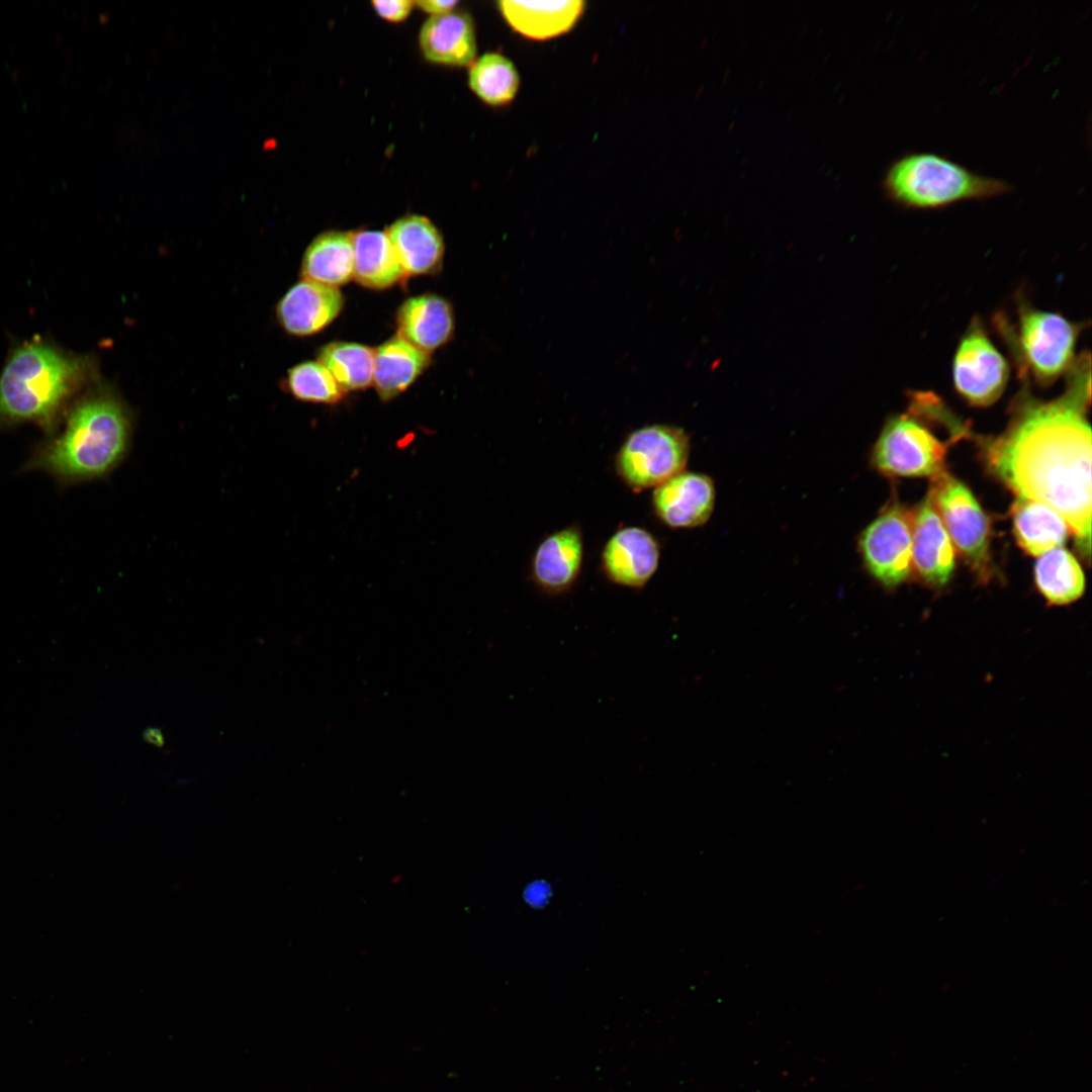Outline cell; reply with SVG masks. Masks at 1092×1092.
I'll use <instances>...</instances> for the list:
<instances>
[{"mask_svg":"<svg viewBox=\"0 0 1092 1092\" xmlns=\"http://www.w3.org/2000/svg\"><path fill=\"white\" fill-rule=\"evenodd\" d=\"M715 500V484L710 476L684 470L654 488L651 507L665 526L692 529L710 519Z\"/></svg>","mask_w":1092,"mask_h":1092,"instance_id":"obj_12","label":"cell"},{"mask_svg":"<svg viewBox=\"0 0 1092 1092\" xmlns=\"http://www.w3.org/2000/svg\"><path fill=\"white\" fill-rule=\"evenodd\" d=\"M882 186L892 202L918 210L989 199L1013 190L1004 179L978 174L947 157L930 152H909L899 156L887 168Z\"/></svg>","mask_w":1092,"mask_h":1092,"instance_id":"obj_4","label":"cell"},{"mask_svg":"<svg viewBox=\"0 0 1092 1092\" xmlns=\"http://www.w3.org/2000/svg\"><path fill=\"white\" fill-rule=\"evenodd\" d=\"M913 518L900 504H889L861 531L858 553L868 573L885 588L909 576L912 566Z\"/></svg>","mask_w":1092,"mask_h":1092,"instance_id":"obj_8","label":"cell"},{"mask_svg":"<svg viewBox=\"0 0 1092 1092\" xmlns=\"http://www.w3.org/2000/svg\"><path fill=\"white\" fill-rule=\"evenodd\" d=\"M584 543L581 529L569 525L544 537L531 559L530 573L535 585L551 596L561 595L574 585L583 562Z\"/></svg>","mask_w":1092,"mask_h":1092,"instance_id":"obj_13","label":"cell"},{"mask_svg":"<svg viewBox=\"0 0 1092 1092\" xmlns=\"http://www.w3.org/2000/svg\"><path fill=\"white\" fill-rule=\"evenodd\" d=\"M1034 577L1038 592L1052 606L1072 604L1084 594L1085 575L1079 562L1060 547L1040 555Z\"/></svg>","mask_w":1092,"mask_h":1092,"instance_id":"obj_24","label":"cell"},{"mask_svg":"<svg viewBox=\"0 0 1092 1092\" xmlns=\"http://www.w3.org/2000/svg\"><path fill=\"white\" fill-rule=\"evenodd\" d=\"M912 564L923 582L935 588L943 587L954 569L952 542L931 492L913 518Z\"/></svg>","mask_w":1092,"mask_h":1092,"instance_id":"obj_14","label":"cell"},{"mask_svg":"<svg viewBox=\"0 0 1092 1092\" xmlns=\"http://www.w3.org/2000/svg\"><path fill=\"white\" fill-rule=\"evenodd\" d=\"M80 373V362L48 345L17 349L0 375V427L29 422L52 434Z\"/></svg>","mask_w":1092,"mask_h":1092,"instance_id":"obj_3","label":"cell"},{"mask_svg":"<svg viewBox=\"0 0 1092 1092\" xmlns=\"http://www.w3.org/2000/svg\"><path fill=\"white\" fill-rule=\"evenodd\" d=\"M301 274L305 280L336 288L351 281L354 278L352 232L330 231L318 235L304 253Z\"/></svg>","mask_w":1092,"mask_h":1092,"instance_id":"obj_21","label":"cell"},{"mask_svg":"<svg viewBox=\"0 0 1092 1092\" xmlns=\"http://www.w3.org/2000/svg\"><path fill=\"white\" fill-rule=\"evenodd\" d=\"M426 353L399 336L374 350L373 384L382 400L403 392L428 367Z\"/></svg>","mask_w":1092,"mask_h":1092,"instance_id":"obj_20","label":"cell"},{"mask_svg":"<svg viewBox=\"0 0 1092 1092\" xmlns=\"http://www.w3.org/2000/svg\"><path fill=\"white\" fill-rule=\"evenodd\" d=\"M468 84L474 94L490 106H504L515 98L519 73L511 60L498 53H486L469 68Z\"/></svg>","mask_w":1092,"mask_h":1092,"instance_id":"obj_25","label":"cell"},{"mask_svg":"<svg viewBox=\"0 0 1092 1092\" xmlns=\"http://www.w3.org/2000/svg\"><path fill=\"white\" fill-rule=\"evenodd\" d=\"M1015 355L1019 370L1039 385H1050L1074 362L1081 326L1064 315L1021 303Z\"/></svg>","mask_w":1092,"mask_h":1092,"instance_id":"obj_6","label":"cell"},{"mask_svg":"<svg viewBox=\"0 0 1092 1092\" xmlns=\"http://www.w3.org/2000/svg\"><path fill=\"white\" fill-rule=\"evenodd\" d=\"M354 278L368 288L385 289L406 276L385 232H352Z\"/></svg>","mask_w":1092,"mask_h":1092,"instance_id":"obj_22","label":"cell"},{"mask_svg":"<svg viewBox=\"0 0 1092 1092\" xmlns=\"http://www.w3.org/2000/svg\"><path fill=\"white\" fill-rule=\"evenodd\" d=\"M1066 392L1051 401H1027L1011 426L989 447L991 468L1019 497L1056 511L1090 555L1091 428L1090 357L1068 370Z\"/></svg>","mask_w":1092,"mask_h":1092,"instance_id":"obj_1","label":"cell"},{"mask_svg":"<svg viewBox=\"0 0 1092 1092\" xmlns=\"http://www.w3.org/2000/svg\"><path fill=\"white\" fill-rule=\"evenodd\" d=\"M398 336L429 353L446 344L454 331V316L447 300L436 294L411 297L396 314Z\"/></svg>","mask_w":1092,"mask_h":1092,"instance_id":"obj_18","label":"cell"},{"mask_svg":"<svg viewBox=\"0 0 1092 1092\" xmlns=\"http://www.w3.org/2000/svg\"><path fill=\"white\" fill-rule=\"evenodd\" d=\"M948 445L912 404L908 413L887 422L873 448L872 463L887 476L936 477L944 472Z\"/></svg>","mask_w":1092,"mask_h":1092,"instance_id":"obj_7","label":"cell"},{"mask_svg":"<svg viewBox=\"0 0 1092 1092\" xmlns=\"http://www.w3.org/2000/svg\"><path fill=\"white\" fill-rule=\"evenodd\" d=\"M343 305L344 298L338 288L304 279L281 298L276 314L287 333L302 337L324 330L339 315Z\"/></svg>","mask_w":1092,"mask_h":1092,"instance_id":"obj_15","label":"cell"},{"mask_svg":"<svg viewBox=\"0 0 1092 1092\" xmlns=\"http://www.w3.org/2000/svg\"><path fill=\"white\" fill-rule=\"evenodd\" d=\"M458 2L456 0H425L415 2L424 12L430 16H437L454 11Z\"/></svg>","mask_w":1092,"mask_h":1092,"instance_id":"obj_29","label":"cell"},{"mask_svg":"<svg viewBox=\"0 0 1092 1092\" xmlns=\"http://www.w3.org/2000/svg\"><path fill=\"white\" fill-rule=\"evenodd\" d=\"M934 479L930 492L951 542L979 577L987 579L990 567L987 515L963 482L945 471Z\"/></svg>","mask_w":1092,"mask_h":1092,"instance_id":"obj_9","label":"cell"},{"mask_svg":"<svg viewBox=\"0 0 1092 1092\" xmlns=\"http://www.w3.org/2000/svg\"><path fill=\"white\" fill-rule=\"evenodd\" d=\"M285 388L295 398L313 403L334 404L345 394L331 373L315 361L292 367L288 371Z\"/></svg>","mask_w":1092,"mask_h":1092,"instance_id":"obj_27","label":"cell"},{"mask_svg":"<svg viewBox=\"0 0 1092 1092\" xmlns=\"http://www.w3.org/2000/svg\"><path fill=\"white\" fill-rule=\"evenodd\" d=\"M317 359L344 391L373 384L374 350L365 345L333 342L320 350Z\"/></svg>","mask_w":1092,"mask_h":1092,"instance_id":"obj_26","label":"cell"},{"mask_svg":"<svg viewBox=\"0 0 1092 1092\" xmlns=\"http://www.w3.org/2000/svg\"><path fill=\"white\" fill-rule=\"evenodd\" d=\"M690 449V436L684 429L646 425L622 442L614 458L615 472L634 492L655 488L685 470Z\"/></svg>","mask_w":1092,"mask_h":1092,"instance_id":"obj_5","label":"cell"},{"mask_svg":"<svg viewBox=\"0 0 1092 1092\" xmlns=\"http://www.w3.org/2000/svg\"><path fill=\"white\" fill-rule=\"evenodd\" d=\"M1011 512L1016 540L1030 555L1040 556L1059 548L1067 539V523L1043 504L1018 496Z\"/></svg>","mask_w":1092,"mask_h":1092,"instance_id":"obj_23","label":"cell"},{"mask_svg":"<svg viewBox=\"0 0 1092 1092\" xmlns=\"http://www.w3.org/2000/svg\"><path fill=\"white\" fill-rule=\"evenodd\" d=\"M423 56L431 63L464 67L476 57V35L472 18L464 12L430 16L419 35Z\"/></svg>","mask_w":1092,"mask_h":1092,"instance_id":"obj_16","label":"cell"},{"mask_svg":"<svg viewBox=\"0 0 1092 1092\" xmlns=\"http://www.w3.org/2000/svg\"><path fill=\"white\" fill-rule=\"evenodd\" d=\"M509 25L532 39H548L573 27L584 10V2L569 1H511L497 3Z\"/></svg>","mask_w":1092,"mask_h":1092,"instance_id":"obj_19","label":"cell"},{"mask_svg":"<svg viewBox=\"0 0 1092 1092\" xmlns=\"http://www.w3.org/2000/svg\"><path fill=\"white\" fill-rule=\"evenodd\" d=\"M130 438L131 420L121 401L93 395L72 410L58 436L34 448L22 469L43 471L63 486L99 479L124 459Z\"/></svg>","mask_w":1092,"mask_h":1092,"instance_id":"obj_2","label":"cell"},{"mask_svg":"<svg viewBox=\"0 0 1092 1092\" xmlns=\"http://www.w3.org/2000/svg\"><path fill=\"white\" fill-rule=\"evenodd\" d=\"M660 560L656 537L638 526H625L613 533L601 552V569L609 581L642 589L655 574Z\"/></svg>","mask_w":1092,"mask_h":1092,"instance_id":"obj_11","label":"cell"},{"mask_svg":"<svg viewBox=\"0 0 1092 1092\" xmlns=\"http://www.w3.org/2000/svg\"><path fill=\"white\" fill-rule=\"evenodd\" d=\"M1008 379L1006 359L989 338L980 318H973L953 357L956 390L969 403L988 406L1003 394Z\"/></svg>","mask_w":1092,"mask_h":1092,"instance_id":"obj_10","label":"cell"},{"mask_svg":"<svg viewBox=\"0 0 1092 1092\" xmlns=\"http://www.w3.org/2000/svg\"><path fill=\"white\" fill-rule=\"evenodd\" d=\"M371 4L381 18L389 22H400L410 15L415 2L410 0H374Z\"/></svg>","mask_w":1092,"mask_h":1092,"instance_id":"obj_28","label":"cell"},{"mask_svg":"<svg viewBox=\"0 0 1092 1092\" xmlns=\"http://www.w3.org/2000/svg\"><path fill=\"white\" fill-rule=\"evenodd\" d=\"M385 234L406 275L434 274L441 268L444 242L429 218L405 215L391 223Z\"/></svg>","mask_w":1092,"mask_h":1092,"instance_id":"obj_17","label":"cell"},{"mask_svg":"<svg viewBox=\"0 0 1092 1092\" xmlns=\"http://www.w3.org/2000/svg\"><path fill=\"white\" fill-rule=\"evenodd\" d=\"M144 738H145V740L147 742H149L151 744H154V745H157V746H163L164 745L163 734L160 731V729H158V728H148V729H146L145 732H144Z\"/></svg>","mask_w":1092,"mask_h":1092,"instance_id":"obj_30","label":"cell"}]
</instances>
